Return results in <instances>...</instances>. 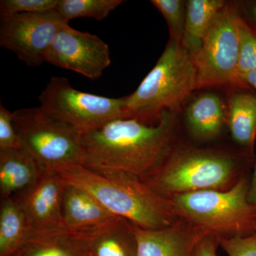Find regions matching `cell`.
Returning a JSON list of instances; mask_svg holds the SVG:
<instances>
[{"instance_id":"5b68a950","label":"cell","mask_w":256,"mask_h":256,"mask_svg":"<svg viewBox=\"0 0 256 256\" xmlns=\"http://www.w3.org/2000/svg\"><path fill=\"white\" fill-rule=\"evenodd\" d=\"M250 174L228 190H204L170 198L178 218L220 238L256 234V208L248 198Z\"/></svg>"},{"instance_id":"603a6c76","label":"cell","mask_w":256,"mask_h":256,"mask_svg":"<svg viewBox=\"0 0 256 256\" xmlns=\"http://www.w3.org/2000/svg\"><path fill=\"white\" fill-rule=\"evenodd\" d=\"M169 26L170 38L182 41L186 20V4L181 0H152Z\"/></svg>"},{"instance_id":"d6986e66","label":"cell","mask_w":256,"mask_h":256,"mask_svg":"<svg viewBox=\"0 0 256 256\" xmlns=\"http://www.w3.org/2000/svg\"><path fill=\"white\" fill-rule=\"evenodd\" d=\"M226 4L222 0L188 2L182 44L191 57L201 48L202 42L214 20Z\"/></svg>"},{"instance_id":"7a4b0ae2","label":"cell","mask_w":256,"mask_h":256,"mask_svg":"<svg viewBox=\"0 0 256 256\" xmlns=\"http://www.w3.org/2000/svg\"><path fill=\"white\" fill-rule=\"evenodd\" d=\"M255 162V154L245 150L232 154L174 146L156 170L140 178L156 193L172 198L191 192L228 190L250 174Z\"/></svg>"},{"instance_id":"7c38bea8","label":"cell","mask_w":256,"mask_h":256,"mask_svg":"<svg viewBox=\"0 0 256 256\" xmlns=\"http://www.w3.org/2000/svg\"><path fill=\"white\" fill-rule=\"evenodd\" d=\"M137 240V256H193L204 232L178 218L161 229H144L133 225Z\"/></svg>"},{"instance_id":"277c9868","label":"cell","mask_w":256,"mask_h":256,"mask_svg":"<svg viewBox=\"0 0 256 256\" xmlns=\"http://www.w3.org/2000/svg\"><path fill=\"white\" fill-rule=\"evenodd\" d=\"M195 89L196 70L191 56L181 42L170 38L154 68L136 92L124 97V118L158 124L165 111L176 112Z\"/></svg>"},{"instance_id":"d4e9b609","label":"cell","mask_w":256,"mask_h":256,"mask_svg":"<svg viewBox=\"0 0 256 256\" xmlns=\"http://www.w3.org/2000/svg\"><path fill=\"white\" fill-rule=\"evenodd\" d=\"M22 149L13 122V112L0 106V150Z\"/></svg>"},{"instance_id":"2e32d148","label":"cell","mask_w":256,"mask_h":256,"mask_svg":"<svg viewBox=\"0 0 256 256\" xmlns=\"http://www.w3.org/2000/svg\"><path fill=\"white\" fill-rule=\"evenodd\" d=\"M90 250L94 256H137L133 224L118 216L94 229L90 236Z\"/></svg>"},{"instance_id":"8fae6325","label":"cell","mask_w":256,"mask_h":256,"mask_svg":"<svg viewBox=\"0 0 256 256\" xmlns=\"http://www.w3.org/2000/svg\"><path fill=\"white\" fill-rule=\"evenodd\" d=\"M66 183L55 172L43 170L32 186L12 197L32 230L64 227L62 205Z\"/></svg>"},{"instance_id":"cb8c5ba5","label":"cell","mask_w":256,"mask_h":256,"mask_svg":"<svg viewBox=\"0 0 256 256\" xmlns=\"http://www.w3.org/2000/svg\"><path fill=\"white\" fill-rule=\"evenodd\" d=\"M60 0H1V20L22 13H45L54 11Z\"/></svg>"},{"instance_id":"8992f818","label":"cell","mask_w":256,"mask_h":256,"mask_svg":"<svg viewBox=\"0 0 256 256\" xmlns=\"http://www.w3.org/2000/svg\"><path fill=\"white\" fill-rule=\"evenodd\" d=\"M22 148L42 170L57 172L82 162V136L52 119L41 108L13 112Z\"/></svg>"},{"instance_id":"83f0119b","label":"cell","mask_w":256,"mask_h":256,"mask_svg":"<svg viewBox=\"0 0 256 256\" xmlns=\"http://www.w3.org/2000/svg\"><path fill=\"white\" fill-rule=\"evenodd\" d=\"M248 198L249 202L256 208V161L252 168V172L250 174Z\"/></svg>"},{"instance_id":"3957f363","label":"cell","mask_w":256,"mask_h":256,"mask_svg":"<svg viewBox=\"0 0 256 256\" xmlns=\"http://www.w3.org/2000/svg\"><path fill=\"white\" fill-rule=\"evenodd\" d=\"M56 172L66 183L88 192L111 213L140 228H164L178 220L172 200L156 193L136 175L98 172L82 164Z\"/></svg>"},{"instance_id":"9a60e30c","label":"cell","mask_w":256,"mask_h":256,"mask_svg":"<svg viewBox=\"0 0 256 256\" xmlns=\"http://www.w3.org/2000/svg\"><path fill=\"white\" fill-rule=\"evenodd\" d=\"M94 229L72 230L66 227L40 230L30 229L22 247L28 248L24 256H76L74 248L90 246V233Z\"/></svg>"},{"instance_id":"e0dca14e","label":"cell","mask_w":256,"mask_h":256,"mask_svg":"<svg viewBox=\"0 0 256 256\" xmlns=\"http://www.w3.org/2000/svg\"><path fill=\"white\" fill-rule=\"evenodd\" d=\"M223 102L214 94H205L194 99L186 110V124L197 139L218 137L225 122Z\"/></svg>"},{"instance_id":"f546056e","label":"cell","mask_w":256,"mask_h":256,"mask_svg":"<svg viewBox=\"0 0 256 256\" xmlns=\"http://www.w3.org/2000/svg\"><path fill=\"white\" fill-rule=\"evenodd\" d=\"M250 18H252V22L255 24L256 26H252L256 31V2L252 3V6L249 8Z\"/></svg>"},{"instance_id":"4fadbf2b","label":"cell","mask_w":256,"mask_h":256,"mask_svg":"<svg viewBox=\"0 0 256 256\" xmlns=\"http://www.w3.org/2000/svg\"><path fill=\"white\" fill-rule=\"evenodd\" d=\"M62 216L64 227L72 230L99 228L118 217L88 192L68 184L64 190Z\"/></svg>"},{"instance_id":"9c48e42d","label":"cell","mask_w":256,"mask_h":256,"mask_svg":"<svg viewBox=\"0 0 256 256\" xmlns=\"http://www.w3.org/2000/svg\"><path fill=\"white\" fill-rule=\"evenodd\" d=\"M68 24L54 11L22 13L1 20L0 46L12 50L28 66H40L58 31Z\"/></svg>"},{"instance_id":"7402d4cb","label":"cell","mask_w":256,"mask_h":256,"mask_svg":"<svg viewBox=\"0 0 256 256\" xmlns=\"http://www.w3.org/2000/svg\"><path fill=\"white\" fill-rule=\"evenodd\" d=\"M238 34V74L242 80L244 76L256 72V31L240 16Z\"/></svg>"},{"instance_id":"30bf717a","label":"cell","mask_w":256,"mask_h":256,"mask_svg":"<svg viewBox=\"0 0 256 256\" xmlns=\"http://www.w3.org/2000/svg\"><path fill=\"white\" fill-rule=\"evenodd\" d=\"M46 62L94 80L110 66L111 60L108 45L100 38L66 24L57 33Z\"/></svg>"},{"instance_id":"52a82bcc","label":"cell","mask_w":256,"mask_h":256,"mask_svg":"<svg viewBox=\"0 0 256 256\" xmlns=\"http://www.w3.org/2000/svg\"><path fill=\"white\" fill-rule=\"evenodd\" d=\"M38 100L45 114L80 136L124 117V97L80 92L63 77H52Z\"/></svg>"},{"instance_id":"f1b7e54d","label":"cell","mask_w":256,"mask_h":256,"mask_svg":"<svg viewBox=\"0 0 256 256\" xmlns=\"http://www.w3.org/2000/svg\"><path fill=\"white\" fill-rule=\"evenodd\" d=\"M242 82L256 92V72H252L242 77Z\"/></svg>"},{"instance_id":"5bb4252c","label":"cell","mask_w":256,"mask_h":256,"mask_svg":"<svg viewBox=\"0 0 256 256\" xmlns=\"http://www.w3.org/2000/svg\"><path fill=\"white\" fill-rule=\"evenodd\" d=\"M43 170L22 149L0 150L1 200L12 198L32 186Z\"/></svg>"},{"instance_id":"ffe728a7","label":"cell","mask_w":256,"mask_h":256,"mask_svg":"<svg viewBox=\"0 0 256 256\" xmlns=\"http://www.w3.org/2000/svg\"><path fill=\"white\" fill-rule=\"evenodd\" d=\"M26 216L13 198L1 200L0 254L9 256L20 248L30 232Z\"/></svg>"},{"instance_id":"484cf974","label":"cell","mask_w":256,"mask_h":256,"mask_svg":"<svg viewBox=\"0 0 256 256\" xmlns=\"http://www.w3.org/2000/svg\"><path fill=\"white\" fill-rule=\"evenodd\" d=\"M220 246L228 256H256V234L246 237L220 238Z\"/></svg>"},{"instance_id":"ba28073f","label":"cell","mask_w":256,"mask_h":256,"mask_svg":"<svg viewBox=\"0 0 256 256\" xmlns=\"http://www.w3.org/2000/svg\"><path fill=\"white\" fill-rule=\"evenodd\" d=\"M238 10L226 4L216 15L200 50L192 56L196 76V89L234 86L249 89L238 74Z\"/></svg>"},{"instance_id":"44dd1931","label":"cell","mask_w":256,"mask_h":256,"mask_svg":"<svg viewBox=\"0 0 256 256\" xmlns=\"http://www.w3.org/2000/svg\"><path fill=\"white\" fill-rule=\"evenodd\" d=\"M122 2V0H60L55 11L67 24L80 18L101 21Z\"/></svg>"},{"instance_id":"ac0fdd59","label":"cell","mask_w":256,"mask_h":256,"mask_svg":"<svg viewBox=\"0 0 256 256\" xmlns=\"http://www.w3.org/2000/svg\"><path fill=\"white\" fill-rule=\"evenodd\" d=\"M227 122L234 140L244 150L255 154L256 92H239L230 97Z\"/></svg>"},{"instance_id":"6da1fadb","label":"cell","mask_w":256,"mask_h":256,"mask_svg":"<svg viewBox=\"0 0 256 256\" xmlns=\"http://www.w3.org/2000/svg\"><path fill=\"white\" fill-rule=\"evenodd\" d=\"M176 112L159 122L118 118L82 136L80 164L98 172H124L142 178L165 160L174 146Z\"/></svg>"},{"instance_id":"4316f807","label":"cell","mask_w":256,"mask_h":256,"mask_svg":"<svg viewBox=\"0 0 256 256\" xmlns=\"http://www.w3.org/2000/svg\"><path fill=\"white\" fill-rule=\"evenodd\" d=\"M220 238L214 234H206L195 248L193 256H216Z\"/></svg>"}]
</instances>
